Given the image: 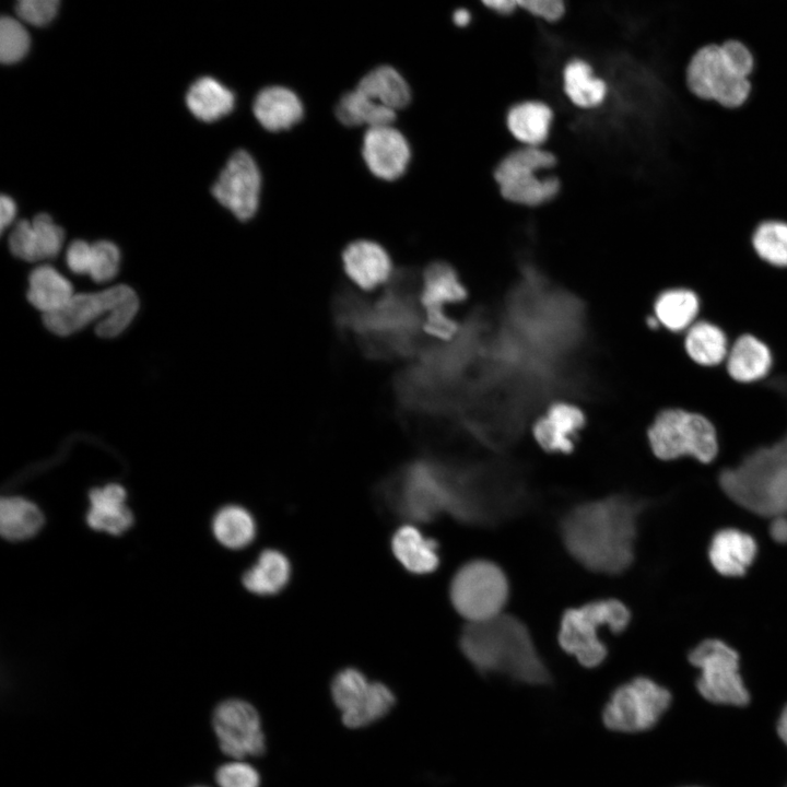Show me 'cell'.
Returning <instances> with one entry per match:
<instances>
[{
	"label": "cell",
	"instance_id": "27",
	"mask_svg": "<svg viewBox=\"0 0 787 787\" xmlns=\"http://www.w3.org/2000/svg\"><path fill=\"white\" fill-rule=\"evenodd\" d=\"M73 295L70 281L51 266L43 265L31 272L27 298L44 315L57 312Z\"/></svg>",
	"mask_w": 787,
	"mask_h": 787
},
{
	"label": "cell",
	"instance_id": "10",
	"mask_svg": "<svg viewBox=\"0 0 787 787\" xmlns=\"http://www.w3.org/2000/svg\"><path fill=\"white\" fill-rule=\"evenodd\" d=\"M212 724L223 753L234 759L259 756L266 750L261 721L256 708L238 698L221 702Z\"/></svg>",
	"mask_w": 787,
	"mask_h": 787
},
{
	"label": "cell",
	"instance_id": "7",
	"mask_svg": "<svg viewBox=\"0 0 787 787\" xmlns=\"http://www.w3.org/2000/svg\"><path fill=\"white\" fill-rule=\"evenodd\" d=\"M555 164V156L540 146H526L508 153L496 166L495 180L502 196L526 207L541 205L559 192L554 177H540V172Z\"/></svg>",
	"mask_w": 787,
	"mask_h": 787
},
{
	"label": "cell",
	"instance_id": "17",
	"mask_svg": "<svg viewBox=\"0 0 787 787\" xmlns=\"http://www.w3.org/2000/svg\"><path fill=\"white\" fill-rule=\"evenodd\" d=\"M342 262L349 279L365 291L385 284L393 274L391 259L385 248L368 239L350 243L342 252Z\"/></svg>",
	"mask_w": 787,
	"mask_h": 787
},
{
	"label": "cell",
	"instance_id": "9",
	"mask_svg": "<svg viewBox=\"0 0 787 787\" xmlns=\"http://www.w3.org/2000/svg\"><path fill=\"white\" fill-rule=\"evenodd\" d=\"M691 665L700 670L696 688L700 694L715 704L743 706L750 694L740 674L739 655L725 642L708 638L695 646Z\"/></svg>",
	"mask_w": 787,
	"mask_h": 787
},
{
	"label": "cell",
	"instance_id": "25",
	"mask_svg": "<svg viewBox=\"0 0 787 787\" xmlns=\"http://www.w3.org/2000/svg\"><path fill=\"white\" fill-rule=\"evenodd\" d=\"M291 577V564L284 553L274 549L260 552L255 564L245 571L243 585L252 594L269 596L280 592Z\"/></svg>",
	"mask_w": 787,
	"mask_h": 787
},
{
	"label": "cell",
	"instance_id": "4",
	"mask_svg": "<svg viewBox=\"0 0 787 787\" xmlns=\"http://www.w3.org/2000/svg\"><path fill=\"white\" fill-rule=\"evenodd\" d=\"M653 455L665 462L693 459L712 465L719 455L718 432L706 415L680 407L659 410L647 428Z\"/></svg>",
	"mask_w": 787,
	"mask_h": 787
},
{
	"label": "cell",
	"instance_id": "13",
	"mask_svg": "<svg viewBox=\"0 0 787 787\" xmlns=\"http://www.w3.org/2000/svg\"><path fill=\"white\" fill-rule=\"evenodd\" d=\"M136 295V292L125 284L94 293L74 294L63 307L44 315V324L58 336H69L93 321H101Z\"/></svg>",
	"mask_w": 787,
	"mask_h": 787
},
{
	"label": "cell",
	"instance_id": "15",
	"mask_svg": "<svg viewBox=\"0 0 787 787\" xmlns=\"http://www.w3.org/2000/svg\"><path fill=\"white\" fill-rule=\"evenodd\" d=\"M63 230L50 215L39 213L32 221H19L9 236L11 252L26 261H38L57 256L62 247Z\"/></svg>",
	"mask_w": 787,
	"mask_h": 787
},
{
	"label": "cell",
	"instance_id": "28",
	"mask_svg": "<svg viewBox=\"0 0 787 787\" xmlns=\"http://www.w3.org/2000/svg\"><path fill=\"white\" fill-rule=\"evenodd\" d=\"M186 103L198 119L211 122L233 110L235 96L230 89L215 79L203 77L189 87Z\"/></svg>",
	"mask_w": 787,
	"mask_h": 787
},
{
	"label": "cell",
	"instance_id": "30",
	"mask_svg": "<svg viewBox=\"0 0 787 787\" xmlns=\"http://www.w3.org/2000/svg\"><path fill=\"white\" fill-rule=\"evenodd\" d=\"M563 89L568 99L580 108H594L606 98V82L594 74L591 66L573 59L563 69Z\"/></svg>",
	"mask_w": 787,
	"mask_h": 787
},
{
	"label": "cell",
	"instance_id": "12",
	"mask_svg": "<svg viewBox=\"0 0 787 787\" xmlns=\"http://www.w3.org/2000/svg\"><path fill=\"white\" fill-rule=\"evenodd\" d=\"M261 192V174L254 157L245 150L234 152L212 187L214 198L238 220L256 213Z\"/></svg>",
	"mask_w": 787,
	"mask_h": 787
},
{
	"label": "cell",
	"instance_id": "2",
	"mask_svg": "<svg viewBox=\"0 0 787 787\" xmlns=\"http://www.w3.org/2000/svg\"><path fill=\"white\" fill-rule=\"evenodd\" d=\"M463 656L481 674H501L528 685H548L551 673L518 618L502 612L468 622L459 636Z\"/></svg>",
	"mask_w": 787,
	"mask_h": 787
},
{
	"label": "cell",
	"instance_id": "39",
	"mask_svg": "<svg viewBox=\"0 0 787 787\" xmlns=\"http://www.w3.org/2000/svg\"><path fill=\"white\" fill-rule=\"evenodd\" d=\"M220 787H259L260 778L257 771L244 762H231L216 772Z\"/></svg>",
	"mask_w": 787,
	"mask_h": 787
},
{
	"label": "cell",
	"instance_id": "42",
	"mask_svg": "<svg viewBox=\"0 0 787 787\" xmlns=\"http://www.w3.org/2000/svg\"><path fill=\"white\" fill-rule=\"evenodd\" d=\"M90 248L91 244L81 239H75L68 246L66 262L72 272L86 274Z\"/></svg>",
	"mask_w": 787,
	"mask_h": 787
},
{
	"label": "cell",
	"instance_id": "34",
	"mask_svg": "<svg viewBox=\"0 0 787 787\" xmlns=\"http://www.w3.org/2000/svg\"><path fill=\"white\" fill-rule=\"evenodd\" d=\"M751 243L764 263L778 269L787 268V222L776 219L761 222L752 234Z\"/></svg>",
	"mask_w": 787,
	"mask_h": 787
},
{
	"label": "cell",
	"instance_id": "44",
	"mask_svg": "<svg viewBox=\"0 0 787 787\" xmlns=\"http://www.w3.org/2000/svg\"><path fill=\"white\" fill-rule=\"evenodd\" d=\"M770 535L776 542H787V516L776 515L770 525Z\"/></svg>",
	"mask_w": 787,
	"mask_h": 787
},
{
	"label": "cell",
	"instance_id": "41",
	"mask_svg": "<svg viewBox=\"0 0 787 787\" xmlns=\"http://www.w3.org/2000/svg\"><path fill=\"white\" fill-rule=\"evenodd\" d=\"M518 8L547 22H556L565 13L564 0H518Z\"/></svg>",
	"mask_w": 787,
	"mask_h": 787
},
{
	"label": "cell",
	"instance_id": "21",
	"mask_svg": "<svg viewBox=\"0 0 787 787\" xmlns=\"http://www.w3.org/2000/svg\"><path fill=\"white\" fill-rule=\"evenodd\" d=\"M653 315L670 334H683L701 316V299L684 286L661 290L653 299Z\"/></svg>",
	"mask_w": 787,
	"mask_h": 787
},
{
	"label": "cell",
	"instance_id": "31",
	"mask_svg": "<svg viewBox=\"0 0 787 787\" xmlns=\"http://www.w3.org/2000/svg\"><path fill=\"white\" fill-rule=\"evenodd\" d=\"M44 525L40 509L20 496L2 497L0 503V531L10 541L34 537Z\"/></svg>",
	"mask_w": 787,
	"mask_h": 787
},
{
	"label": "cell",
	"instance_id": "35",
	"mask_svg": "<svg viewBox=\"0 0 787 787\" xmlns=\"http://www.w3.org/2000/svg\"><path fill=\"white\" fill-rule=\"evenodd\" d=\"M392 691L381 682H371L368 692L354 710L343 714L342 721L350 728L368 726L383 718L393 706Z\"/></svg>",
	"mask_w": 787,
	"mask_h": 787
},
{
	"label": "cell",
	"instance_id": "47",
	"mask_svg": "<svg viewBox=\"0 0 787 787\" xmlns=\"http://www.w3.org/2000/svg\"><path fill=\"white\" fill-rule=\"evenodd\" d=\"M777 731L780 739L787 744V706L783 709L779 716Z\"/></svg>",
	"mask_w": 787,
	"mask_h": 787
},
{
	"label": "cell",
	"instance_id": "43",
	"mask_svg": "<svg viewBox=\"0 0 787 787\" xmlns=\"http://www.w3.org/2000/svg\"><path fill=\"white\" fill-rule=\"evenodd\" d=\"M16 204L12 198L2 195L0 199V226L4 231L15 219Z\"/></svg>",
	"mask_w": 787,
	"mask_h": 787
},
{
	"label": "cell",
	"instance_id": "36",
	"mask_svg": "<svg viewBox=\"0 0 787 787\" xmlns=\"http://www.w3.org/2000/svg\"><path fill=\"white\" fill-rule=\"evenodd\" d=\"M371 682L355 668L339 671L331 682V694L334 704L343 714L354 710L365 698Z\"/></svg>",
	"mask_w": 787,
	"mask_h": 787
},
{
	"label": "cell",
	"instance_id": "46",
	"mask_svg": "<svg viewBox=\"0 0 787 787\" xmlns=\"http://www.w3.org/2000/svg\"><path fill=\"white\" fill-rule=\"evenodd\" d=\"M453 20L457 26H467L471 21V13L467 9L460 8L454 12Z\"/></svg>",
	"mask_w": 787,
	"mask_h": 787
},
{
	"label": "cell",
	"instance_id": "5",
	"mask_svg": "<svg viewBox=\"0 0 787 787\" xmlns=\"http://www.w3.org/2000/svg\"><path fill=\"white\" fill-rule=\"evenodd\" d=\"M630 620L629 608L613 598L567 609L561 618L559 644L582 666L595 668L601 665L608 655L607 646L600 639V629L607 626L618 634L626 629Z\"/></svg>",
	"mask_w": 787,
	"mask_h": 787
},
{
	"label": "cell",
	"instance_id": "19",
	"mask_svg": "<svg viewBox=\"0 0 787 787\" xmlns=\"http://www.w3.org/2000/svg\"><path fill=\"white\" fill-rule=\"evenodd\" d=\"M584 424L585 415L579 408L556 402L535 423L533 436L544 450L568 454L574 447L573 437Z\"/></svg>",
	"mask_w": 787,
	"mask_h": 787
},
{
	"label": "cell",
	"instance_id": "11",
	"mask_svg": "<svg viewBox=\"0 0 787 787\" xmlns=\"http://www.w3.org/2000/svg\"><path fill=\"white\" fill-rule=\"evenodd\" d=\"M421 281L420 304L425 312V331L441 339L451 338L458 331V325L444 313V307L465 299L466 289L446 262L431 263Z\"/></svg>",
	"mask_w": 787,
	"mask_h": 787
},
{
	"label": "cell",
	"instance_id": "29",
	"mask_svg": "<svg viewBox=\"0 0 787 787\" xmlns=\"http://www.w3.org/2000/svg\"><path fill=\"white\" fill-rule=\"evenodd\" d=\"M355 89L396 111L407 107L411 101L408 82L390 66H379L371 70Z\"/></svg>",
	"mask_w": 787,
	"mask_h": 787
},
{
	"label": "cell",
	"instance_id": "18",
	"mask_svg": "<svg viewBox=\"0 0 787 787\" xmlns=\"http://www.w3.org/2000/svg\"><path fill=\"white\" fill-rule=\"evenodd\" d=\"M757 554L754 538L737 528L717 531L708 547V559L723 576L738 577L745 574Z\"/></svg>",
	"mask_w": 787,
	"mask_h": 787
},
{
	"label": "cell",
	"instance_id": "1",
	"mask_svg": "<svg viewBox=\"0 0 787 787\" xmlns=\"http://www.w3.org/2000/svg\"><path fill=\"white\" fill-rule=\"evenodd\" d=\"M647 505L626 494L578 504L560 520L563 544L585 568L619 575L634 561L638 520Z\"/></svg>",
	"mask_w": 787,
	"mask_h": 787
},
{
	"label": "cell",
	"instance_id": "45",
	"mask_svg": "<svg viewBox=\"0 0 787 787\" xmlns=\"http://www.w3.org/2000/svg\"><path fill=\"white\" fill-rule=\"evenodd\" d=\"M482 3L496 13L507 15L518 8V0H481Z\"/></svg>",
	"mask_w": 787,
	"mask_h": 787
},
{
	"label": "cell",
	"instance_id": "40",
	"mask_svg": "<svg viewBox=\"0 0 787 787\" xmlns=\"http://www.w3.org/2000/svg\"><path fill=\"white\" fill-rule=\"evenodd\" d=\"M60 0H16L15 11L24 22L42 26L56 15Z\"/></svg>",
	"mask_w": 787,
	"mask_h": 787
},
{
	"label": "cell",
	"instance_id": "33",
	"mask_svg": "<svg viewBox=\"0 0 787 787\" xmlns=\"http://www.w3.org/2000/svg\"><path fill=\"white\" fill-rule=\"evenodd\" d=\"M212 532L224 547L233 550L243 549L254 540L256 522L245 507L226 505L214 515Z\"/></svg>",
	"mask_w": 787,
	"mask_h": 787
},
{
	"label": "cell",
	"instance_id": "6",
	"mask_svg": "<svg viewBox=\"0 0 787 787\" xmlns=\"http://www.w3.org/2000/svg\"><path fill=\"white\" fill-rule=\"evenodd\" d=\"M508 594L505 573L486 560L463 564L455 573L449 587L451 604L468 622L484 621L504 612Z\"/></svg>",
	"mask_w": 787,
	"mask_h": 787
},
{
	"label": "cell",
	"instance_id": "8",
	"mask_svg": "<svg viewBox=\"0 0 787 787\" xmlns=\"http://www.w3.org/2000/svg\"><path fill=\"white\" fill-rule=\"evenodd\" d=\"M671 703L670 692L639 677L616 688L602 710L603 725L614 732L636 733L654 727Z\"/></svg>",
	"mask_w": 787,
	"mask_h": 787
},
{
	"label": "cell",
	"instance_id": "22",
	"mask_svg": "<svg viewBox=\"0 0 787 787\" xmlns=\"http://www.w3.org/2000/svg\"><path fill=\"white\" fill-rule=\"evenodd\" d=\"M252 109L256 119L269 131L287 130L304 116L299 97L292 90L280 85L262 89L255 97Z\"/></svg>",
	"mask_w": 787,
	"mask_h": 787
},
{
	"label": "cell",
	"instance_id": "32",
	"mask_svg": "<svg viewBox=\"0 0 787 787\" xmlns=\"http://www.w3.org/2000/svg\"><path fill=\"white\" fill-rule=\"evenodd\" d=\"M334 113L339 121L349 127L372 128L392 125L396 119V110L374 101L357 89L341 96Z\"/></svg>",
	"mask_w": 787,
	"mask_h": 787
},
{
	"label": "cell",
	"instance_id": "3",
	"mask_svg": "<svg viewBox=\"0 0 787 787\" xmlns=\"http://www.w3.org/2000/svg\"><path fill=\"white\" fill-rule=\"evenodd\" d=\"M755 66L754 55L739 40L707 44L689 58L684 70L685 86L698 99L725 108H739L750 97Z\"/></svg>",
	"mask_w": 787,
	"mask_h": 787
},
{
	"label": "cell",
	"instance_id": "16",
	"mask_svg": "<svg viewBox=\"0 0 787 787\" xmlns=\"http://www.w3.org/2000/svg\"><path fill=\"white\" fill-rule=\"evenodd\" d=\"M724 367L736 383L743 385L763 383L773 372V351L755 334L742 333L731 341Z\"/></svg>",
	"mask_w": 787,
	"mask_h": 787
},
{
	"label": "cell",
	"instance_id": "24",
	"mask_svg": "<svg viewBox=\"0 0 787 787\" xmlns=\"http://www.w3.org/2000/svg\"><path fill=\"white\" fill-rule=\"evenodd\" d=\"M391 548L404 568L414 574H427L438 567L437 542L424 537L414 526L406 525L398 528L392 535Z\"/></svg>",
	"mask_w": 787,
	"mask_h": 787
},
{
	"label": "cell",
	"instance_id": "38",
	"mask_svg": "<svg viewBox=\"0 0 787 787\" xmlns=\"http://www.w3.org/2000/svg\"><path fill=\"white\" fill-rule=\"evenodd\" d=\"M30 47V36L17 20L3 16L0 21V59L4 63L21 60Z\"/></svg>",
	"mask_w": 787,
	"mask_h": 787
},
{
	"label": "cell",
	"instance_id": "37",
	"mask_svg": "<svg viewBox=\"0 0 787 787\" xmlns=\"http://www.w3.org/2000/svg\"><path fill=\"white\" fill-rule=\"evenodd\" d=\"M120 251L108 240L91 244L87 257L86 274L95 282H106L116 277L119 270Z\"/></svg>",
	"mask_w": 787,
	"mask_h": 787
},
{
	"label": "cell",
	"instance_id": "26",
	"mask_svg": "<svg viewBox=\"0 0 787 787\" xmlns=\"http://www.w3.org/2000/svg\"><path fill=\"white\" fill-rule=\"evenodd\" d=\"M552 117V110L547 104L526 101L508 110L507 127L524 145L540 146L549 137Z\"/></svg>",
	"mask_w": 787,
	"mask_h": 787
},
{
	"label": "cell",
	"instance_id": "20",
	"mask_svg": "<svg viewBox=\"0 0 787 787\" xmlns=\"http://www.w3.org/2000/svg\"><path fill=\"white\" fill-rule=\"evenodd\" d=\"M89 497L86 522L92 529L117 536L132 526L133 515L125 503L127 493L122 485L109 483L93 489Z\"/></svg>",
	"mask_w": 787,
	"mask_h": 787
},
{
	"label": "cell",
	"instance_id": "14",
	"mask_svg": "<svg viewBox=\"0 0 787 787\" xmlns=\"http://www.w3.org/2000/svg\"><path fill=\"white\" fill-rule=\"evenodd\" d=\"M363 160L373 175L395 180L407 169L411 149L406 137L392 125L368 128L363 137Z\"/></svg>",
	"mask_w": 787,
	"mask_h": 787
},
{
	"label": "cell",
	"instance_id": "23",
	"mask_svg": "<svg viewBox=\"0 0 787 787\" xmlns=\"http://www.w3.org/2000/svg\"><path fill=\"white\" fill-rule=\"evenodd\" d=\"M730 343L727 332L720 326L704 318L697 319L682 334L686 356L705 368L724 366Z\"/></svg>",
	"mask_w": 787,
	"mask_h": 787
}]
</instances>
